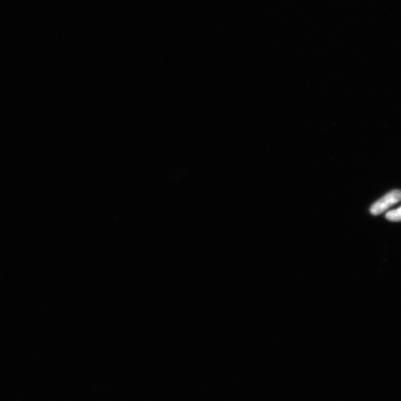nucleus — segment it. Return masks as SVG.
<instances>
[{"instance_id":"2","label":"nucleus","mask_w":401,"mask_h":401,"mask_svg":"<svg viewBox=\"0 0 401 401\" xmlns=\"http://www.w3.org/2000/svg\"><path fill=\"white\" fill-rule=\"evenodd\" d=\"M386 218L390 221L399 223L400 221V208L388 212L386 214Z\"/></svg>"},{"instance_id":"1","label":"nucleus","mask_w":401,"mask_h":401,"mask_svg":"<svg viewBox=\"0 0 401 401\" xmlns=\"http://www.w3.org/2000/svg\"><path fill=\"white\" fill-rule=\"evenodd\" d=\"M401 197L399 190H393L381 199L374 203L370 208V213L374 216L381 215L382 213L389 209L393 205L397 204Z\"/></svg>"}]
</instances>
